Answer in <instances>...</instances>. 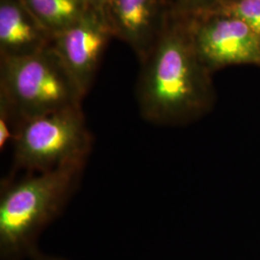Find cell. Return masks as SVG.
<instances>
[{"mask_svg": "<svg viewBox=\"0 0 260 260\" xmlns=\"http://www.w3.org/2000/svg\"><path fill=\"white\" fill-rule=\"evenodd\" d=\"M141 64L136 98L146 121L183 125L212 109L216 100L212 73L196 52L184 15L171 9L157 45Z\"/></svg>", "mask_w": 260, "mask_h": 260, "instance_id": "cell-1", "label": "cell"}, {"mask_svg": "<svg viewBox=\"0 0 260 260\" xmlns=\"http://www.w3.org/2000/svg\"><path fill=\"white\" fill-rule=\"evenodd\" d=\"M86 164L6 177L0 191V258L30 260L42 233L80 184Z\"/></svg>", "mask_w": 260, "mask_h": 260, "instance_id": "cell-2", "label": "cell"}, {"mask_svg": "<svg viewBox=\"0 0 260 260\" xmlns=\"http://www.w3.org/2000/svg\"><path fill=\"white\" fill-rule=\"evenodd\" d=\"M83 95L53 46L34 55L0 59V107L21 123L81 106Z\"/></svg>", "mask_w": 260, "mask_h": 260, "instance_id": "cell-3", "label": "cell"}, {"mask_svg": "<svg viewBox=\"0 0 260 260\" xmlns=\"http://www.w3.org/2000/svg\"><path fill=\"white\" fill-rule=\"evenodd\" d=\"M93 143L81 106L26 120L11 146L13 158L8 177L87 164Z\"/></svg>", "mask_w": 260, "mask_h": 260, "instance_id": "cell-4", "label": "cell"}, {"mask_svg": "<svg viewBox=\"0 0 260 260\" xmlns=\"http://www.w3.org/2000/svg\"><path fill=\"white\" fill-rule=\"evenodd\" d=\"M186 17L196 52L209 72L260 67V35L245 22L219 11Z\"/></svg>", "mask_w": 260, "mask_h": 260, "instance_id": "cell-5", "label": "cell"}, {"mask_svg": "<svg viewBox=\"0 0 260 260\" xmlns=\"http://www.w3.org/2000/svg\"><path fill=\"white\" fill-rule=\"evenodd\" d=\"M112 37L106 11L90 7L74 25L53 37L52 46L83 96L93 85Z\"/></svg>", "mask_w": 260, "mask_h": 260, "instance_id": "cell-6", "label": "cell"}, {"mask_svg": "<svg viewBox=\"0 0 260 260\" xmlns=\"http://www.w3.org/2000/svg\"><path fill=\"white\" fill-rule=\"evenodd\" d=\"M170 11L168 0H109L106 7L114 37L127 44L140 63L157 45Z\"/></svg>", "mask_w": 260, "mask_h": 260, "instance_id": "cell-7", "label": "cell"}, {"mask_svg": "<svg viewBox=\"0 0 260 260\" xmlns=\"http://www.w3.org/2000/svg\"><path fill=\"white\" fill-rule=\"evenodd\" d=\"M52 42V35L20 0H0V59L34 55Z\"/></svg>", "mask_w": 260, "mask_h": 260, "instance_id": "cell-8", "label": "cell"}, {"mask_svg": "<svg viewBox=\"0 0 260 260\" xmlns=\"http://www.w3.org/2000/svg\"><path fill=\"white\" fill-rule=\"evenodd\" d=\"M20 1L52 37L74 25L89 9L83 0Z\"/></svg>", "mask_w": 260, "mask_h": 260, "instance_id": "cell-9", "label": "cell"}, {"mask_svg": "<svg viewBox=\"0 0 260 260\" xmlns=\"http://www.w3.org/2000/svg\"><path fill=\"white\" fill-rule=\"evenodd\" d=\"M213 11L240 19L260 35V0H225Z\"/></svg>", "mask_w": 260, "mask_h": 260, "instance_id": "cell-10", "label": "cell"}, {"mask_svg": "<svg viewBox=\"0 0 260 260\" xmlns=\"http://www.w3.org/2000/svg\"><path fill=\"white\" fill-rule=\"evenodd\" d=\"M171 9L184 16H194L210 12L221 6L225 0H168Z\"/></svg>", "mask_w": 260, "mask_h": 260, "instance_id": "cell-11", "label": "cell"}, {"mask_svg": "<svg viewBox=\"0 0 260 260\" xmlns=\"http://www.w3.org/2000/svg\"><path fill=\"white\" fill-rule=\"evenodd\" d=\"M83 1L90 8L104 10V11H106L107 4L109 2V0H83Z\"/></svg>", "mask_w": 260, "mask_h": 260, "instance_id": "cell-12", "label": "cell"}, {"mask_svg": "<svg viewBox=\"0 0 260 260\" xmlns=\"http://www.w3.org/2000/svg\"><path fill=\"white\" fill-rule=\"evenodd\" d=\"M30 260H69L58 255H52V254H47L41 251H38L37 253Z\"/></svg>", "mask_w": 260, "mask_h": 260, "instance_id": "cell-13", "label": "cell"}]
</instances>
